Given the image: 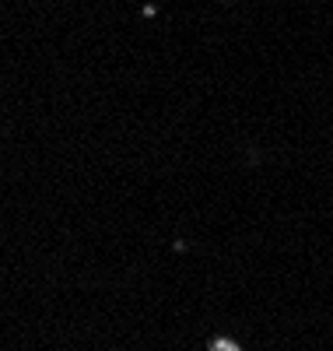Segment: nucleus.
<instances>
[{
	"label": "nucleus",
	"mask_w": 333,
	"mask_h": 351,
	"mask_svg": "<svg viewBox=\"0 0 333 351\" xmlns=\"http://www.w3.org/2000/svg\"><path fill=\"white\" fill-rule=\"evenodd\" d=\"M207 351H246V348H242L235 337H228V334H214L207 341Z\"/></svg>",
	"instance_id": "nucleus-1"
}]
</instances>
